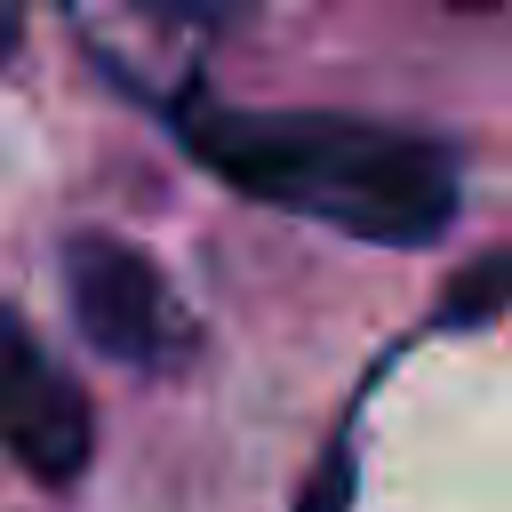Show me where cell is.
Returning <instances> with one entry per match:
<instances>
[{
  "mask_svg": "<svg viewBox=\"0 0 512 512\" xmlns=\"http://www.w3.org/2000/svg\"><path fill=\"white\" fill-rule=\"evenodd\" d=\"M184 144L248 200L320 216L352 240L424 248L456 216V160L408 128L344 112H184Z\"/></svg>",
  "mask_w": 512,
  "mask_h": 512,
  "instance_id": "6da1fadb",
  "label": "cell"
},
{
  "mask_svg": "<svg viewBox=\"0 0 512 512\" xmlns=\"http://www.w3.org/2000/svg\"><path fill=\"white\" fill-rule=\"evenodd\" d=\"M64 288H72V312H80V336L104 352V360H128V368H160L176 344H184V320L168 304V280L152 272V256H136L128 240H72L64 248Z\"/></svg>",
  "mask_w": 512,
  "mask_h": 512,
  "instance_id": "7a4b0ae2",
  "label": "cell"
},
{
  "mask_svg": "<svg viewBox=\"0 0 512 512\" xmlns=\"http://www.w3.org/2000/svg\"><path fill=\"white\" fill-rule=\"evenodd\" d=\"M0 448L32 480H80V464H88V400H80V384L8 312H0Z\"/></svg>",
  "mask_w": 512,
  "mask_h": 512,
  "instance_id": "3957f363",
  "label": "cell"
},
{
  "mask_svg": "<svg viewBox=\"0 0 512 512\" xmlns=\"http://www.w3.org/2000/svg\"><path fill=\"white\" fill-rule=\"evenodd\" d=\"M16 48V0H0V56Z\"/></svg>",
  "mask_w": 512,
  "mask_h": 512,
  "instance_id": "277c9868",
  "label": "cell"
},
{
  "mask_svg": "<svg viewBox=\"0 0 512 512\" xmlns=\"http://www.w3.org/2000/svg\"><path fill=\"white\" fill-rule=\"evenodd\" d=\"M448 8H504V0H448Z\"/></svg>",
  "mask_w": 512,
  "mask_h": 512,
  "instance_id": "5b68a950",
  "label": "cell"
}]
</instances>
